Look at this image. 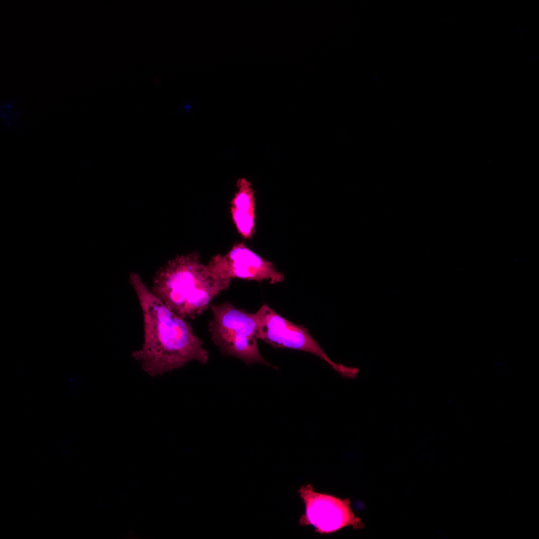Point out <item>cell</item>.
Wrapping results in <instances>:
<instances>
[{
	"mask_svg": "<svg viewBox=\"0 0 539 539\" xmlns=\"http://www.w3.org/2000/svg\"><path fill=\"white\" fill-rule=\"evenodd\" d=\"M298 493L305 506L299 519L302 526H311L321 535L336 532L347 526L363 528L361 520L352 510L349 499L342 500L331 495L314 491L310 484L302 486Z\"/></svg>",
	"mask_w": 539,
	"mask_h": 539,
	"instance_id": "5b68a950",
	"label": "cell"
},
{
	"mask_svg": "<svg viewBox=\"0 0 539 539\" xmlns=\"http://www.w3.org/2000/svg\"><path fill=\"white\" fill-rule=\"evenodd\" d=\"M130 282L143 312L144 341L132 356L143 370L155 377L182 368L196 360L206 364L208 352L185 318L176 314L161 301L132 272Z\"/></svg>",
	"mask_w": 539,
	"mask_h": 539,
	"instance_id": "6da1fadb",
	"label": "cell"
},
{
	"mask_svg": "<svg viewBox=\"0 0 539 539\" xmlns=\"http://www.w3.org/2000/svg\"><path fill=\"white\" fill-rule=\"evenodd\" d=\"M22 111L18 102L10 98L1 100L0 104V119L7 128L17 130L21 124Z\"/></svg>",
	"mask_w": 539,
	"mask_h": 539,
	"instance_id": "ba28073f",
	"label": "cell"
},
{
	"mask_svg": "<svg viewBox=\"0 0 539 539\" xmlns=\"http://www.w3.org/2000/svg\"><path fill=\"white\" fill-rule=\"evenodd\" d=\"M238 191L231 202L233 223L241 236L250 239L255 231V199L251 184L246 179L237 182Z\"/></svg>",
	"mask_w": 539,
	"mask_h": 539,
	"instance_id": "52a82bcc",
	"label": "cell"
},
{
	"mask_svg": "<svg viewBox=\"0 0 539 539\" xmlns=\"http://www.w3.org/2000/svg\"><path fill=\"white\" fill-rule=\"evenodd\" d=\"M230 282L215 276L201 262L199 255L192 252L177 256L161 268L151 291L176 314L194 319L228 288Z\"/></svg>",
	"mask_w": 539,
	"mask_h": 539,
	"instance_id": "7a4b0ae2",
	"label": "cell"
},
{
	"mask_svg": "<svg viewBox=\"0 0 539 539\" xmlns=\"http://www.w3.org/2000/svg\"><path fill=\"white\" fill-rule=\"evenodd\" d=\"M213 317L209 323L211 338L224 354L243 360L277 367L261 355L257 345L258 323L255 313L239 309L230 302L211 306Z\"/></svg>",
	"mask_w": 539,
	"mask_h": 539,
	"instance_id": "3957f363",
	"label": "cell"
},
{
	"mask_svg": "<svg viewBox=\"0 0 539 539\" xmlns=\"http://www.w3.org/2000/svg\"><path fill=\"white\" fill-rule=\"evenodd\" d=\"M255 315L258 323V339L275 348L297 349L312 353L327 362L342 377L357 378L359 368L333 362L306 328L290 322L265 303Z\"/></svg>",
	"mask_w": 539,
	"mask_h": 539,
	"instance_id": "277c9868",
	"label": "cell"
},
{
	"mask_svg": "<svg viewBox=\"0 0 539 539\" xmlns=\"http://www.w3.org/2000/svg\"><path fill=\"white\" fill-rule=\"evenodd\" d=\"M207 267L215 276L225 280H231L234 278L259 282L267 280L274 284L284 278L283 274L277 270L272 263L262 258L243 243L235 244L224 255L213 256Z\"/></svg>",
	"mask_w": 539,
	"mask_h": 539,
	"instance_id": "8992f818",
	"label": "cell"
}]
</instances>
